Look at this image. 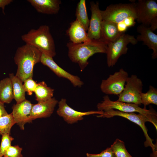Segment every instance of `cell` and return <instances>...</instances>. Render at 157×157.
<instances>
[{
  "label": "cell",
  "mask_w": 157,
  "mask_h": 157,
  "mask_svg": "<svg viewBox=\"0 0 157 157\" xmlns=\"http://www.w3.org/2000/svg\"><path fill=\"white\" fill-rule=\"evenodd\" d=\"M68 56L73 62L78 65L83 71L89 64V58L95 53H106L107 44L101 40H91L81 43L76 44L71 42L67 44Z\"/></svg>",
  "instance_id": "1"
},
{
  "label": "cell",
  "mask_w": 157,
  "mask_h": 157,
  "mask_svg": "<svg viewBox=\"0 0 157 157\" xmlns=\"http://www.w3.org/2000/svg\"><path fill=\"white\" fill-rule=\"evenodd\" d=\"M42 54L37 49L26 44L17 48L14 57L17 66L15 75L22 82L32 78L34 66L40 62Z\"/></svg>",
  "instance_id": "2"
},
{
  "label": "cell",
  "mask_w": 157,
  "mask_h": 157,
  "mask_svg": "<svg viewBox=\"0 0 157 157\" xmlns=\"http://www.w3.org/2000/svg\"><path fill=\"white\" fill-rule=\"evenodd\" d=\"M21 39L26 44L35 47L42 53L52 58L56 55L54 40L47 25H42L37 29H31L22 35Z\"/></svg>",
  "instance_id": "3"
},
{
  "label": "cell",
  "mask_w": 157,
  "mask_h": 157,
  "mask_svg": "<svg viewBox=\"0 0 157 157\" xmlns=\"http://www.w3.org/2000/svg\"><path fill=\"white\" fill-rule=\"evenodd\" d=\"M115 116L125 118L139 126L142 129L146 139V140L144 142L145 147H150L154 152L156 151L155 146L152 142L153 140L148 135L145 123L147 122H151L157 130V116H148L140 113L136 114L134 113H124L117 110L111 109L103 111L102 114L97 115V117L109 118Z\"/></svg>",
  "instance_id": "4"
},
{
  "label": "cell",
  "mask_w": 157,
  "mask_h": 157,
  "mask_svg": "<svg viewBox=\"0 0 157 157\" xmlns=\"http://www.w3.org/2000/svg\"><path fill=\"white\" fill-rule=\"evenodd\" d=\"M138 42L133 35L124 33L115 41L108 43L106 53L108 66L113 67L121 56L126 53L128 44L135 45Z\"/></svg>",
  "instance_id": "5"
},
{
  "label": "cell",
  "mask_w": 157,
  "mask_h": 157,
  "mask_svg": "<svg viewBox=\"0 0 157 157\" xmlns=\"http://www.w3.org/2000/svg\"><path fill=\"white\" fill-rule=\"evenodd\" d=\"M103 20L117 24L129 17L136 19V12L135 2L129 3L111 4L106 9L101 10Z\"/></svg>",
  "instance_id": "6"
},
{
  "label": "cell",
  "mask_w": 157,
  "mask_h": 157,
  "mask_svg": "<svg viewBox=\"0 0 157 157\" xmlns=\"http://www.w3.org/2000/svg\"><path fill=\"white\" fill-rule=\"evenodd\" d=\"M103 100L97 105V110L104 111L113 109L126 113L137 112L148 116H157V113L154 110H147L140 107L138 105L131 103H128L118 101H113L108 95L104 96Z\"/></svg>",
  "instance_id": "7"
},
{
  "label": "cell",
  "mask_w": 157,
  "mask_h": 157,
  "mask_svg": "<svg viewBox=\"0 0 157 157\" xmlns=\"http://www.w3.org/2000/svg\"><path fill=\"white\" fill-rule=\"evenodd\" d=\"M142 81L135 75L132 74L127 78L124 88L119 95L117 101L141 105L140 93L143 89Z\"/></svg>",
  "instance_id": "8"
},
{
  "label": "cell",
  "mask_w": 157,
  "mask_h": 157,
  "mask_svg": "<svg viewBox=\"0 0 157 157\" xmlns=\"http://www.w3.org/2000/svg\"><path fill=\"white\" fill-rule=\"evenodd\" d=\"M129 77L128 73L121 68L113 74L110 75L106 79L102 81L100 89L107 95H119L123 91Z\"/></svg>",
  "instance_id": "9"
},
{
  "label": "cell",
  "mask_w": 157,
  "mask_h": 157,
  "mask_svg": "<svg viewBox=\"0 0 157 157\" xmlns=\"http://www.w3.org/2000/svg\"><path fill=\"white\" fill-rule=\"evenodd\" d=\"M136 19L138 23L149 26L151 20L157 16V3L154 0H138L135 3Z\"/></svg>",
  "instance_id": "10"
},
{
  "label": "cell",
  "mask_w": 157,
  "mask_h": 157,
  "mask_svg": "<svg viewBox=\"0 0 157 157\" xmlns=\"http://www.w3.org/2000/svg\"><path fill=\"white\" fill-rule=\"evenodd\" d=\"M66 101L65 99L62 98L58 102V108L56 113L59 116L62 117L64 120L69 124H74L83 120V117L85 115L95 114L100 115L103 113V111L98 110L85 112L77 111L69 106Z\"/></svg>",
  "instance_id": "11"
},
{
  "label": "cell",
  "mask_w": 157,
  "mask_h": 157,
  "mask_svg": "<svg viewBox=\"0 0 157 157\" xmlns=\"http://www.w3.org/2000/svg\"><path fill=\"white\" fill-rule=\"evenodd\" d=\"M40 62L48 67L57 76L69 80L74 86L80 88L84 84L78 76L71 74L64 70L54 61L53 58L42 53Z\"/></svg>",
  "instance_id": "12"
},
{
  "label": "cell",
  "mask_w": 157,
  "mask_h": 157,
  "mask_svg": "<svg viewBox=\"0 0 157 157\" xmlns=\"http://www.w3.org/2000/svg\"><path fill=\"white\" fill-rule=\"evenodd\" d=\"M90 10L91 13L88 30V35L91 40H100L101 24L103 21L99 7V3L93 1L90 2Z\"/></svg>",
  "instance_id": "13"
},
{
  "label": "cell",
  "mask_w": 157,
  "mask_h": 157,
  "mask_svg": "<svg viewBox=\"0 0 157 157\" xmlns=\"http://www.w3.org/2000/svg\"><path fill=\"white\" fill-rule=\"evenodd\" d=\"M33 105L30 101L26 99L12 107V113L16 124L22 130H24L26 123L32 122L30 115Z\"/></svg>",
  "instance_id": "14"
},
{
  "label": "cell",
  "mask_w": 157,
  "mask_h": 157,
  "mask_svg": "<svg viewBox=\"0 0 157 157\" xmlns=\"http://www.w3.org/2000/svg\"><path fill=\"white\" fill-rule=\"evenodd\" d=\"M58 102L55 98L53 97L47 101L33 104L30 115L31 120L50 117Z\"/></svg>",
  "instance_id": "15"
},
{
  "label": "cell",
  "mask_w": 157,
  "mask_h": 157,
  "mask_svg": "<svg viewBox=\"0 0 157 157\" xmlns=\"http://www.w3.org/2000/svg\"><path fill=\"white\" fill-rule=\"evenodd\" d=\"M137 31L140 34L136 38L138 41H142L143 44L146 45L149 49L153 51L152 58L153 59L157 57V35L154 33L149 28L141 24L137 27Z\"/></svg>",
  "instance_id": "16"
},
{
  "label": "cell",
  "mask_w": 157,
  "mask_h": 157,
  "mask_svg": "<svg viewBox=\"0 0 157 157\" xmlns=\"http://www.w3.org/2000/svg\"><path fill=\"white\" fill-rule=\"evenodd\" d=\"M38 13L48 15L58 13L61 2L60 0H28Z\"/></svg>",
  "instance_id": "17"
},
{
  "label": "cell",
  "mask_w": 157,
  "mask_h": 157,
  "mask_svg": "<svg viewBox=\"0 0 157 157\" xmlns=\"http://www.w3.org/2000/svg\"><path fill=\"white\" fill-rule=\"evenodd\" d=\"M70 42L76 44L90 41L87 33L83 26L76 19L71 23L67 31Z\"/></svg>",
  "instance_id": "18"
},
{
  "label": "cell",
  "mask_w": 157,
  "mask_h": 157,
  "mask_svg": "<svg viewBox=\"0 0 157 157\" xmlns=\"http://www.w3.org/2000/svg\"><path fill=\"white\" fill-rule=\"evenodd\" d=\"M117 29V24L103 20L101 24L100 40L107 44L117 40L122 34Z\"/></svg>",
  "instance_id": "19"
},
{
  "label": "cell",
  "mask_w": 157,
  "mask_h": 157,
  "mask_svg": "<svg viewBox=\"0 0 157 157\" xmlns=\"http://www.w3.org/2000/svg\"><path fill=\"white\" fill-rule=\"evenodd\" d=\"M9 78L12 85L13 99L16 101V104L26 100L23 82L13 73L9 74Z\"/></svg>",
  "instance_id": "20"
},
{
  "label": "cell",
  "mask_w": 157,
  "mask_h": 157,
  "mask_svg": "<svg viewBox=\"0 0 157 157\" xmlns=\"http://www.w3.org/2000/svg\"><path fill=\"white\" fill-rule=\"evenodd\" d=\"M13 99L11 81L9 77H7L0 81V101L4 104H9Z\"/></svg>",
  "instance_id": "21"
},
{
  "label": "cell",
  "mask_w": 157,
  "mask_h": 157,
  "mask_svg": "<svg viewBox=\"0 0 157 157\" xmlns=\"http://www.w3.org/2000/svg\"><path fill=\"white\" fill-rule=\"evenodd\" d=\"M54 90L47 86L44 81L37 83L34 92L38 102L47 101L53 98Z\"/></svg>",
  "instance_id": "22"
},
{
  "label": "cell",
  "mask_w": 157,
  "mask_h": 157,
  "mask_svg": "<svg viewBox=\"0 0 157 157\" xmlns=\"http://www.w3.org/2000/svg\"><path fill=\"white\" fill-rule=\"evenodd\" d=\"M76 19L87 31L90 19L88 16L85 0H80L78 3L76 8Z\"/></svg>",
  "instance_id": "23"
},
{
  "label": "cell",
  "mask_w": 157,
  "mask_h": 157,
  "mask_svg": "<svg viewBox=\"0 0 157 157\" xmlns=\"http://www.w3.org/2000/svg\"><path fill=\"white\" fill-rule=\"evenodd\" d=\"M142 104L146 108V106L152 104L157 105V89L151 85H150L148 90L145 93H140Z\"/></svg>",
  "instance_id": "24"
},
{
  "label": "cell",
  "mask_w": 157,
  "mask_h": 157,
  "mask_svg": "<svg viewBox=\"0 0 157 157\" xmlns=\"http://www.w3.org/2000/svg\"><path fill=\"white\" fill-rule=\"evenodd\" d=\"M15 124L12 113L0 117V135H10L11 128Z\"/></svg>",
  "instance_id": "25"
},
{
  "label": "cell",
  "mask_w": 157,
  "mask_h": 157,
  "mask_svg": "<svg viewBox=\"0 0 157 157\" xmlns=\"http://www.w3.org/2000/svg\"><path fill=\"white\" fill-rule=\"evenodd\" d=\"M110 147L115 157H132L127 150L124 142L119 139H117Z\"/></svg>",
  "instance_id": "26"
},
{
  "label": "cell",
  "mask_w": 157,
  "mask_h": 157,
  "mask_svg": "<svg viewBox=\"0 0 157 157\" xmlns=\"http://www.w3.org/2000/svg\"><path fill=\"white\" fill-rule=\"evenodd\" d=\"M2 135L0 146V157H2L7 149L11 146L12 141L14 138L8 134H4Z\"/></svg>",
  "instance_id": "27"
},
{
  "label": "cell",
  "mask_w": 157,
  "mask_h": 157,
  "mask_svg": "<svg viewBox=\"0 0 157 157\" xmlns=\"http://www.w3.org/2000/svg\"><path fill=\"white\" fill-rule=\"evenodd\" d=\"M22 148L18 145L10 146L6 150L4 157H23L21 154Z\"/></svg>",
  "instance_id": "28"
},
{
  "label": "cell",
  "mask_w": 157,
  "mask_h": 157,
  "mask_svg": "<svg viewBox=\"0 0 157 157\" xmlns=\"http://www.w3.org/2000/svg\"><path fill=\"white\" fill-rule=\"evenodd\" d=\"M24 82L23 87L25 92H27L28 95H31L36 89L37 83L32 78L27 79Z\"/></svg>",
  "instance_id": "29"
},
{
  "label": "cell",
  "mask_w": 157,
  "mask_h": 157,
  "mask_svg": "<svg viewBox=\"0 0 157 157\" xmlns=\"http://www.w3.org/2000/svg\"><path fill=\"white\" fill-rule=\"evenodd\" d=\"M87 157H115L110 147L107 148L105 150L98 154H86Z\"/></svg>",
  "instance_id": "30"
},
{
  "label": "cell",
  "mask_w": 157,
  "mask_h": 157,
  "mask_svg": "<svg viewBox=\"0 0 157 157\" xmlns=\"http://www.w3.org/2000/svg\"><path fill=\"white\" fill-rule=\"evenodd\" d=\"M135 19L132 17H129L126 18L123 22L128 28L134 26L135 24Z\"/></svg>",
  "instance_id": "31"
},
{
  "label": "cell",
  "mask_w": 157,
  "mask_h": 157,
  "mask_svg": "<svg viewBox=\"0 0 157 157\" xmlns=\"http://www.w3.org/2000/svg\"><path fill=\"white\" fill-rule=\"evenodd\" d=\"M117 26L118 31L122 33H125L128 28L123 21L117 24Z\"/></svg>",
  "instance_id": "32"
},
{
  "label": "cell",
  "mask_w": 157,
  "mask_h": 157,
  "mask_svg": "<svg viewBox=\"0 0 157 157\" xmlns=\"http://www.w3.org/2000/svg\"><path fill=\"white\" fill-rule=\"evenodd\" d=\"M13 1L12 0H0V8H2L3 13L5 14L4 10L6 6Z\"/></svg>",
  "instance_id": "33"
},
{
  "label": "cell",
  "mask_w": 157,
  "mask_h": 157,
  "mask_svg": "<svg viewBox=\"0 0 157 157\" xmlns=\"http://www.w3.org/2000/svg\"><path fill=\"white\" fill-rule=\"evenodd\" d=\"M149 27L153 31L157 28V16L155 17L151 20Z\"/></svg>",
  "instance_id": "34"
},
{
  "label": "cell",
  "mask_w": 157,
  "mask_h": 157,
  "mask_svg": "<svg viewBox=\"0 0 157 157\" xmlns=\"http://www.w3.org/2000/svg\"><path fill=\"white\" fill-rule=\"evenodd\" d=\"M8 114L5 109L4 104L0 101V117L7 115Z\"/></svg>",
  "instance_id": "35"
},
{
  "label": "cell",
  "mask_w": 157,
  "mask_h": 157,
  "mask_svg": "<svg viewBox=\"0 0 157 157\" xmlns=\"http://www.w3.org/2000/svg\"><path fill=\"white\" fill-rule=\"evenodd\" d=\"M153 157H156V155H153Z\"/></svg>",
  "instance_id": "36"
}]
</instances>
